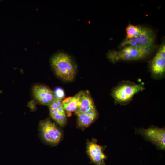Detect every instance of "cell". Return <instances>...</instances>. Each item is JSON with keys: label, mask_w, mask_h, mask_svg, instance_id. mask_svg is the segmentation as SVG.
Listing matches in <instances>:
<instances>
[{"label": "cell", "mask_w": 165, "mask_h": 165, "mask_svg": "<svg viewBox=\"0 0 165 165\" xmlns=\"http://www.w3.org/2000/svg\"><path fill=\"white\" fill-rule=\"evenodd\" d=\"M95 109L93 100L87 91H83L78 104L75 114H78L89 111Z\"/></svg>", "instance_id": "cell-11"}, {"label": "cell", "mask_w": 165, "mask_h": 165, "mask_svg": "<svg viewBox=\"0 0 165 165\" xmlns=\"http://www.w3.org/2000/svg\"><path fill=\"white\" fill-rule=\"evenodd\" d=\"M154 40V37L152 31L146 28H141L137 35L131 39H126L123 42L121 46L129 45L150 49Z\"/></svg>", "instance_id": "cell-6"}, {"label": "cell", "mask_w": 165, "mask_h": 165, "mask_svg": "<svg viewBox=\"0 0 165 165\" xmlns=\"http://www.w3.org/2000/svg\"><path fill=\"white\" fill-rule=\"evenodd\" d=\"M83 92V91H80L75 95L62 101V104L65 111L69 114L73 112H75Z\"/></svg>", "instance_id": "cell-12"}, {"label": "cell", "mask_w": 165, "mask_h": 165, "mask_svg": "<svg viewBox=\"0 0 165 165\" xmlns=\"http://www.w3.org/2000/svg\"><path fill=\"white\" fill-rule=\"evenodd\" d=\"M141 28L132 25H129L126 28L127 33L126 39H131L137 35L140 32Z\"/></svg>", "instance_id": "cell-14"}, {"label": "cell", "mask_w": 165, "mask_h": 165, "mask_svg": "<svg viewBox=\"0 0 165 165\" xmlns=\"http://www.w3.org/2000/svg\"><path fill=\"white\" fill-rule=\"evenodd\" d=\"M150 49L141 46L130 45L119 52H110L108 57L112 61L120 60H134L144 57L149 52Z\"/></svg>", "instance_id": "cell-2"}, {"label": "cell", "mask_w": 165, "mask_h": 165, "mask_svg": "<svg viewBox=\"0 0 165 165\" xmlns=\"http://www.w3.org/2000/svg\"><path fill=\"white\" fill-rule=\"evenodd\" d=\"M56 98L62 100L64 98L65 94L63 90L61 88H57L54 91Z\"/></svg>", "instance_id": "cell-15"}, {"label": "cell", "mask_w": 165, "mask_h": 165, "mask_svg": "<svg viewBox=\"0 0 165 165\" xmlns=\"http://www.w3.org/2000/svg\"><path fill=\"white\" fill-rule=\"evenodd\" d=\"M50 63L58 77L67 82L74 79L76 73L77 66L70 55L63 52L57 53L51 57Z\"/></svg>", "instance_id": "cell-1"}, {"label": "cell", "mask_w": 165, "mask_h": 165, "mask_svg": "<svg viewBox=\"0 0 165 165\" xmlns=\"http://www.w3.org/2000/svg\"><path fill=\"white\" fill-rule=\"evenodd\" d=\"M138 132L144 138L161 150L165 148V131L163 128L151 127L141 129Z\"/></svg>", "instance_id": "cell-5"}, {"label": "cell", "mask_w": 165, "mask_h": 165, "mask_svg": "<svg viewBox=\"0 0 165 165\" xmlns=\"http://www.w3.org/2000/svg\"><path fill=\"white\" fill-rule=\"evenodd\" d=\"M39 128L40 134L45 141L52 144L59 142L62 135L61 132L55 124L49 119L41 121Z\"/></svg>", "instance_id": "cell-3"}, {"label": "cell", "mask_w": 165, "mask_h": 165, "mask_svg": "<svg viewBox=\"0 0 165 165\" xmlns=\"http://www.w3.org/2000/svg\"><path fill=\"white\" fill-rule=\"evenodd\" d=\"M97 115L95 109L77 115L78 125L81 127H88L94 120Z\"/></svg>", "instance_id": "cell-13"}, {"label": "cell", "mask_w": 165, "mask_h": 165, "mask_svg": "<svg viewBox=\"0 0 165 165\" xmlns=\"http://www.w3.org/2000/svg\"><path fill=\"white\" fill-rule=\"evenodd\" d=\"M49 107L50 116L52 119L60 125H64L66 122L67 117L62 100L56 98Z\"/></svg>", "instance_id": "cell-8"}, {"label": "cell", "mask_w": 165, "mask_h": 165, "mask_svg": "<svg viewBox=\"0 0 165 165\" xmlns=\"http://www.w3.org/2000/svg\"><path fill=\"white\" fill-rule=\"evenodd\" d=\"M144 89L140 85L125 84L115 88L112 91V95L117 101L125 102L129 101L135 94Z\"/></svg>", "instance_id": "cell-4"}, {"label": "cell", "mask_w": 165, "mask_h": 165, "mask_svg": "<svg viewBox=\"0 0 165 165\" xmlns=\"http://www.w3.org/2000/svg\"><path fill=\"white\" fill-rule=\"evenodd\" d=\"M87 152L92 161L96 165H103L106 156L101 147L93 142H89L87 146Z\"/></svg>", "instance_id": "cell-10"}, {"label": "cell", "mask_w": 165, "mask_h": 165, "mask_svg": "<svg viewBox=\"0 0 165 165\" xmlns=\"http://www.w3.org/2000/svg\"><path fill=\"white\" fill-rule=\"evenodd\" d=\"M152 72L155 74L161 75L165 71V47L163 44L153 59L151 64Z\"/></svg>", "instance_id": "cell-9"}, {"label": "cell", "mask_w": 165, "mask_h": 165, "mask_svg": "<svg viewBox=\"0 0 165 165\" xmlns=\"http://www.w3.org/2000/svg\"><path fill=\"white\" fill-rule=\"evenodd\" d=\"M32 92L35 99L43 105L49 106L56 98L54 92L44 85H35L33 88Z\"/></svg>", "instance_id": "cell-7"}]
</instances>
